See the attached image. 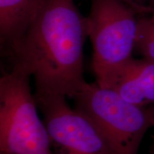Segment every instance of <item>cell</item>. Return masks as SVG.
<instances>
[{
  "label": "cell",
  "mask_w": 154,
  "mask_h": 154,
  "mask_svg": "<svg viewBox=\"0 0 154 154\" xmlns=\"http://www.w3.org/2000/svg\"><path fill=\"white\" fill-rule=\"evenodd\" d=\"M86 17L74 0H45L8 54L35 81L34 99L73 96L86 84L83 61ZM12 65V66H13Z\"/></svg>",
  "instance_id": "obj_1"
},
{
  "label": "cell",
  "mask_w": 154,
  "mask_h": 154,
  "mask_svg": "<svg viewBox=\"0 0 154 154\" xmlns=\"http://www.w3.org/2000/svg\"><path fill=\"white\" fill-rule=\"evenodd\" d=\"M136 78L149 105L154 104V61L132 59Z\"/></svg>",
  "instance_id": "obj_9"
},
{
  "label": "cell",
  "mask_w": 154,
  "mask_h": 154,
  "mask_svg": "<svg viewBox=\"0 0 154 154\" xmlns=\"http://www.w3.org/2000/svg\"><path fill=\"white\" fill-rule=\"evenodd\" d=\"M135 49L144 58L154 61V12L138 18Z\"/></svg>",
  "instance_id": "obj_8"
},
{
  "label": "cell",
  "mask_w": 154,
  "mask_h": 154,
  "mask_svg": "<svg viewBox=\"0 0 154 154\" xmlns=\"http://www.w3.org/2000/svg\"><path fill=\"white\" fill-rule=\"evenodd\" d=\"M13 65L0 79V153L54 154L44 121L38 117L29 76Z\"/></svg>",
  "instance_id": "obj_3"
},
{
  "label": "cell",
  "mask_w": 154,
  "mask_h": 154,
  "mask_svg": "<svg viewBox=\"0 0 154 154\" xmlns=\"http://www.w3.org/2000/svg\"><path fill=\"white\" fill-rule=\"evenodd\" d=\"M72 98L75 109L96 125L113 154H137L143 136L153 127L149 106L129 103L96 82L86 83Z\"/></svg>",
  "instance_id": "obj_4"
},
{
  "label": "cell",
  "mask_w": 154,
  "mask_h": 154,
  "mask_svg": "<svg viewBox=\"0 0 154 154\" xmlns=\"http://www.w3.org/2000/svg\"><path fill=\"white\" fill-rule=\"evenodd\" d=\"M132 59L123 67L115 81L111 89L114 90L121 98L133 104L146 106L149 105L136 78Z\"/></svg>",
  "instance_id": "obj_7"
},
{
  "label": "cell",
  "mask_w": 154,
  "mask_h": 154,
  "mask_svg": "<svg viewBox=\"0 0 154 154\" xmlns=\"http://www.w3.org/2000/svg\"><path fill=\"white\" fill-rule=\"evenodd\" d=\"M121 1H123V2H124L128 4V5H130L132 7V6L134 5V4L135 3V1H136V0H121Z\"/></svg>",
  "instance_id": "obj_11"
},
{
  "label": "cell",
  "mask_w": 154,
  "mask_h": 154,
  "mask_svg": "<svg viewBox=\"0 0 154 154\" xmlns=\"http://www.w3.org/2000/svg\"><path fill=\"white\" fill-rule=\"evenodd\" d=\"M137 11L121 0H91L86 17L96 83L112 88L135 49Z\"/></svg>",
  "instance_id": "obj_2"
},
{
  "label": "cell",
  "mask_w": 154,
  "mask_h": 154,
  "mask_svg": "<svg viewBox=\"0 0 154 154\" xmlns=\"http://www.w3.org/2000/svg\"><path fill=\"white\" fill-rule=\"evenodd\" d=\"M45 0H0V37L7 53L23 37Z\"/></svg>",
  "instance_id": "obj_6"
},
{
  "label": "cell",
  "mask_w": 154,
  "mask_h": 154,
  "mask_svg": "<svg viewBox=\"0 0 154 154\" xmlns=\"http://www.w3.org/2000/svg\"><path fill=\"white\" fill-rule=\"evenodd\" d=\"M149 108V110H150V113H151V115L153 126H154V104L150 105Z\"/></svg>",
  "instance_id": "obj_10"
},
{
  "label": "cell",
  "mask_w": 154,
  "mask_h": 154,
  "mask_svg": "<svg viewBox=\"0 0 154 154\" xmlns=\"http://www.w3.org/2000/svg\"><path fill=\"white\" fill-rule=\"evenodd\" d=\"M35 101L43 113L55 154H113L96 125L80 111L71 109L66 96H48Z\"/></svg>",
  "instance_id": "obj_5"
}]
</instances>
